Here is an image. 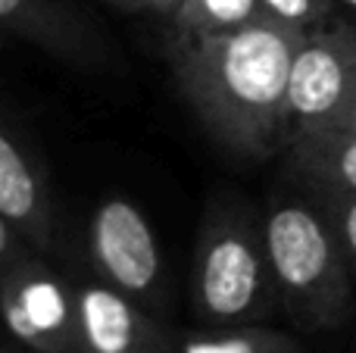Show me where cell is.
Masks as SVG:
<instances>
[{"label":"cell","instance_id":"1","mask_svg":"<svg viewBox=\"0 0 356 353\" xmlns=\"http://www.w3.org/2000/svg\"><path fill=\"white\" fill-rule=\"evenodd\" d=\"M303 35L263 13L225 35L166 44L178 91L222 150L244 160L284 150V94Z\"/></svg>","mask_w":356,"mask_h":353},{"label":"cell","instance_id":"2","mask_svg":"<svg viewBox=\"0 0 356 353\" xmlns=\"http://www.w3.org/2000/svg\"><path fill=\"white\" fill-rule=\"evenodd\" d=\"M191 313L203 329L269 322L282 313L266 219L241 194H213L197 229Z\"/></svg>","mask_w":356,"mask_h":353},{"label":"cell","instance_id":"3","mask_svg":"<svg viewBox=\"0 0 356 353\" xmlns=\"http://www.w3.org/2000/svg\"><path fill=\"white\" fill-rule=\"evenodd\" d=\"M263 219L288 322L303 335L344 329L353 316V266L322 206L307 191L278 194L266 204Z\"/></svg>","mask_w":356,"mask_h":353},{"label":"cell","instance_id":"4","mask_svg":"<svg viewBox=\"0 0 356 353\" xmlns=\"http://www.w3.org/2000/svg\"><path fill=\"white\" fill-rule=\"evenodd\" d=\"M0 310L3 331L38 353H75V279L0 222Z\"/></svg>","mask_w":356,"mask_h":353},{"label":"cell","instance_id":"5","mask_svg":"<svg viewBox=\"0 0 356 353\" xmlns=\"http://www.w3.org/2000/svg\"><path fill=\"white\" fill-rule=\"evenodd\" d=\"M356 94V25L341 13L303 35L284 94V147L341 122Z\"/></svg>","mask_w":356,"mask_h":353},{"label":"cell","instance_id":"6","mask_svg":"<svg viewBox=\"0 0 356 353\" xmlns=\"http://www.w3.org/2000/svg\"><path fill=\"white\" fill-rule=\"evenodd\" d=\"M88 266L104 285L150 313L169 316V275L156 231L129 197H106L88 222Z\"/></svg>","mask_w":356,"mask_h":353},{"label":"cell","instance_id":"7","mask_svg":"<svg viewBox=\"0 0 356 353\" xmlns=\"http://www.w3.org/2000/svg\"><path fill=\"white\" fill-rule=\"evenodd\" d=\"M75 353H178V335L100 279H75Z\"/></svg>","mask_w":356,"mask_h":353},{"label":"cell","instance_id":"8","mask_svg":"<svg viewBox=\"0 0 356 353\" xmlns=\"http://www.w3.org/2000/svg\"><path fill=\"white\" fill-rule=\"evenodd\" d=\"M0 222L10 225L41 256H60L63 231L54 181L44 160L10 122L0 129Z\"/></svg>","mask_w":356,"mask_h":353},{"label":"cell","instance_id":"9","mask_svg":"<svg viewBox=\"0 0 356 353\" xmlns=\"http://www.w3.org/2000/svg\"><path fill=\"white\" fill-rule=\"evenodd\" d=\"M6 41H25L72 66H104L106 44L66 0H0Z\"/></svg>","mask_w":356,"mask_h":353},{"label":"cell","instance_id":"10","mask_svg":"<svg viewBox=\"0 0 356 353\" xmlns=\"http://www.w3.org/2000/svg\"><path fill=\"white\" fill-rule=\"evenodd\" d=\"M282 154L288 175L300 188L356 194V131H316L291 141Z\"/></svg>","mask_w":356,"mask_h":353},{"label":"cell","instance_id":"11","mask_svg":"<svg viewBox=\"0 0 356 353\" xmlns=\"http://www.w3.org/2000/svg\"><path fill=\"white\" fill-rule=\"evenodd\" d=\"M178 353H307L300 338L266 322L203 329L178 335Z\"/></svg>","mask_w":356,"mask_h":353},{"label":"cell","instance_id":"12","mask_svg":"<svg viewBox=\"0 0 356 353\" xmlns=\"http://www.w3.org/2000/svg\"><path fill=\"white\" fill-rule=\"evenodd\" d=\"M263 0H188L166 25V44H188L209 35H225L263 16Z\"/></svg>","mask_w":356,"mask_h":353},{"label":"cell","instance_id":"13","mask_svg":"<svg viewBox=\"0 0 356 353\" xmlns=\"http://www.w3.org/2000/svg\"><path fill=\"white\" fill-rule=\"evenodd\" d=\"M307 191L316 204L322 206L328 225H332L334 238H338L341 250H344L347 263L356 272V194H344V191H319V188H300Z\"/></svg>","mask_w":356,"mask_h":353},{"label":"cell","instance_id":"14","mask_svg":"<svg viewBox=\"0 0 356 353\" xmlns=\"http://www.w3.org/2000/svg\"><path fill=\"white\" fill-rule=\"evenodd\" d=\"M263 10L266 16L309 31L338 13V0H263Z\"/></svg>","mask_w":356,"mask_h":353},{"label":"cell","instance_id":"15","mask_svg":"<svg viewBox=\"0 0 356 353\" xmlns=\"http://www.w3.org/2000/svg\"><path fill=\"white\" fill-rule=\"evenodd\" d=\"M184 3H188V0H147V10L156 13L160 19H166V25H169L178 13H181Z\"/></svg>","mask_w":356,"mask_h":353},{"label":"cell","instance_id":"16","mask_svg":"<svg viewBox=\"0 0 356 353\" xmlns=\"http://www.w3.org/2000/svg\"><path fill=\"white\" fill-rule=\"evenodd\" d=\"M0 353H38V350H31V347H25L19 338H13L10 331H3V344H0Z\"/></svg>","mask_w":356,"mask_h":353},{"label":"cell","instance_id":"17","mask_svg":"<svg viewBox=\"0 0 356 353\" xmlns=\"http://www.w3.org/2000/svg\"><path fill=\"white\" fill-rule=\"evenodd\" d=\"M106 3L122 10V13H144L147 10V0H106Z\"/></svg>","mask_w":356,"mask_h":353},{"label":"cell","instance_id":"18","mask_svg":"<svg viewBox=\"0 0 356 353\" xmlns=\"http://www.w3.org/2000/svg\"><path fill=\"white\" fill-rule=\"evenodd\" d=\"M334 129H344V131H356V94H353V100H350V106H347V113L341 116V122L334 125ZM332 131V129H328Z\"/></svg>","mask_w":356,"mask_h":353},{"label":"cell","instance_id":"19","mask_svg":"<svg viewBox=\"0 0 356 353\" xmlns=\"http://www.w3.org/2000/svg\"><path fill=\"white\" fill-rule=\"evenodd\" d=\"M338 3H341V6H347L350 13H356V0H338Z\"/></svg>","mask_w":356,"mask_h":353}]
</instances>
